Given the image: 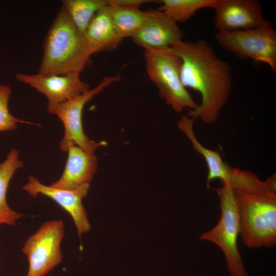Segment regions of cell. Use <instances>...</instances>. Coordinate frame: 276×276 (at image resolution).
Instances as JSON below:
<instances>
[{
    "label": "cell",
    "instance_id": "6da1fadb",
    "mask_svg": "<svg viewBox=\"0 0 276 276\" xmlns=\"http://www.w3.org/2000/svg\"><path fill=\"white\" fill-rule=\"evenodd\" d=\"M180 57V77L185 88L198 92L200 104L188 116L211 124L217 121L228 100L232 84L228 63L220 58L204 39L181 40L171 47Z\"/></svg>",
    "mask_w": 276,
    "mask_h": 276
},
{
    "label": "cell",
    "instance_id": "7a4b0ae2",
    "mask_svg": "<svg viewBox=\"0 0 276 276\" xmlns=\"http://www.w3.org/2000/svg\"><path fill=\"white\" fill-rule=\"evenodd\" d=\"M91 56L83 34L61 7L45 36L38 73L80 74L90 64Z\"/></svg>",
    "mask_w": 276,
    "mask_h": 276
},
{
    "label": "cell",
    "instance_id": "3957f363",
    "mask_svg": "<svg viewBox=\"0 0 276 276\" xmlns=\"http://www.w3.org/2000/svg\"><path fill=\"white\" fill-rule=\"evenodd\" d=\"M234 190L239 218V235L249 248L276 244V193Z\"/></svg>",
    "mask_w": 276,
    "mask_h": 276
},
{
    "label": "cell",
    "instance_id": "277c9868",
    "mask_svg": "<svg viewBox=\"0 0 276 276\" xmlns=\"http://www.w3.org/2000/svg\"><path fill=\"white\" fill-rule=\"evenodd\" d=\"M144 58L147 74L168 105L176 112L197 108L198 104L181 83V61L171 47L144 49Z\"/></svg>",
    "mask_w": 276,
    "mask_h": 276
},
{
    "label": "cell",
    "instance_id": "5b68a950",
    "mask_svg": "<svg viewBox=\"0 0 276 276\" xmlns=\"http://www.w3.org/2000/svg\"><path fill=\"white\" fill-rule=\"evenodd\" d=\"M217 189L219 198L221 216L217 224L201 234V240L212 242L222 251L231 276H248L239 251V218L234 190L226 182Z\"/></svg>",
    "mask_w": 276,
    "mask_h": 276
},
{
    "label": "cell",
    "instance_id": "8992f818",
    "mask_svg": "<svg viewBox=\"0 0 276 276\" xmlns=\"http://www.w3.org/2000/svg\"><path fill=\"white\" fill-rule=\"evenodd\" d=\"M215 37L228 52L240 58L265 63L276 72V32L269 21L253 29L217 32Z\"/></svg>",
    "mask_w": 276,
    "mask_h": 276
},
{
    "label": "cell",
    "instance_id": "52a82bcc",
    "mask_svg": "<svg viewBox=\"0 0 276 276\" xmlns=\"http://www.w3.org/2000/svg\"><path fill=\"white\" fill-rule=\"evenodd\" d=\"M64 234L63 221L53 220L43 223L27 239L22 249L29 262L26 276H44L61 262Z\"/></svg>",
    "mask_w": 276,
    "mask_h": 276
},
{
    "label": "cell",
    "instance_id": "ba28073f",
    "mask_svg": "<svg viewBox=\"0 0 276 276\" xmlns=\"http://www.w3.org/2000/svg\"><path fill=\"white\" fill-rule=\"evenodd\" d=\"M121 78L118 75L106 76L94 88L57 105L50 112L57 116L64 125V133L59 144L62 151H67L69 147L76 145L85 150L94 152L102 145V143L90 140L85 134L82 123L83 109L85 105L95 96L112 83L119 81Z\"/></svg>",
    "mask_w": 276,
    "mask_h": 276
},
{
    "label": "cell",
    "instance_id": "9c48e42d",
    "mask_svg": "<svg viewBox=\"0 0 276 276\" xmlns=\"http://www.w3.org/2000/svg\"><path fill=\"white\" fill-rule=\"evenodd\" d=\"M80 73L65 75H29L17 73L16 79L35 88L48 99L49 113L57 105L81 95L90 88L81 80Z\"/></svg>",
    "mask_w": 276,
    "mask_h": 276
},
{
    "label": "cell",
    "instance_id": "30bf717a",
    "mask_svg": "<svg viewBox=\"0 0 276 276\" xmlns=\"http://www.w3.org/2000/svg\"><path fill=\"white\" fill-rule=\"evenodd\" d=\"M213 9L214 26L219 32L253 29L268 21L257 0H216Z\"/></svg>",
    "mask_w": 276,
    "mask_h": 276
},
{
    "label": "cell",
    "instance_id": "8fae6325",
    "mask_svg": "<svg viewBox=\"0 0 276 276\" xmlns=\"http://www.w3.org/2000/svg\"><path fill=\"white\" fill-rule=\"evenodd\" d=\"M89 188L90 184H87L74 191L58 189L45 186L36 177L30 175L28 177V182L22 187V189L33 197L36 198L38 194H41L54 200L70 214L79 237L81 238L83 234L88 233L90 229L87 214L82 202Z\"/></svg>",
    "mask_w": 276,
    "mask_h": 276
},
{
    "label": "cell",
    "instance_id": "7c38bea8",
    "mask_svg": "<svg viewBox=\"0 0 276 276\" xmlns=\"http://www.w3.org/2000/svg\"><path fill=\"white\" fill-rule=\"evenodd\" d=\"M182 36L176 22L162 11L149 9L143 24L131 38L144 49H160L173 46L182 40Z\"/></svg>",
    "mask_w": 276,
    "mask_h": 276
},
{
    "label": "cell",
    "instance_id": "4fadbf2b",
    "mask_svg": "<svg viewBox=\"0 0 276 276\" xmlns=\"http://www.w3.org/2000/svg\"><path fill=\"white\" fill-rule=\"evenodd\" d=\"M68 156L60 178L50 186L74 191L89 184L97 171L98 159L94 152L73 145L67 149Z\"/></svg>",
    "mask_w": 276,
    "mask_h": 276
},
{
    "label": "cell",
    "instance_id": "5bb4252c",
    "mask_svg": "<svg viewBox=\"0 0 276 276\" xmlns=\"http://www.w3.org/2000/svg\"><path fill=\"white\" fill-rule=\"evenodd\" d=\"M83 35L91 55L101 52L112 51L118 47L123 39L114 29L108 4L95 14Z\"/></svg>",
    "mask_w": 276,
    "mask_h": 276
},
{
    "label": "cell",
    "instance_id": "9a60e30c",
    "mask_svg": "<svg viewBox=\"0 0 276 276\" xmlns=\"http://www.w3.org/2000/svg\"><path fill=\"white\" fill-rule=\"evenodd\" d=\"M194 118L183 115L178 122V127L189 140L194 150L200 154L206 162L208 187L212 180L216 179H220L221 182L226 181L231 168L223 161L218 150H213L204 147L198 140L194 131Z\"/></svg>",
    "mask_w": 276,
    "mask_h": 276
},
{
    "label": "cell",
    "instance_id": "2e32d148",
    "mask_svg": "<svg viewBox=\"0 0 276 276\" xmlns=\"http://www.w3.org/2000/svg\"><path fill=\"white\" fill-rule=\"evenodd\" d=\"M19 159V152L12 149L6 159L0 163V224L14 225L15 222L23 217L22 214L11 209L7 202L6 195L9 183L15 172L24 167Z\"/></svg>",
    "mask_w": 276,
    "mask_h": 276
},
{
    "label": "cell",
    "instance_id": "e0dca14e",
    "mask_svg": "<svg viewBox=\"0 0 276 276\" xmlns=\"http://www.w3.org/2000/svg\"><path fill=\"white\" fill-rule=\"evenodd\" d=\"M109 6L112 24L119 36L122 39L132 37L144 21L146 11L140 8Z\"/></svg>",
    "mask_w": 276,
    "mask_h": 276
},
{
    "label": "cell",
    "instance_id": "ac0fdd59",
    "mask_svg": "<svg viewBox=\"0 0 276 276\" xmlns=\"http://www.w3.org/2000/svg\"><path fill=\"white\" fill-rule=\"evenodd\" d=\"M108 4V0H63L62 7L83 34L95 14Z\"/></svg>",
    "mask_w": 276,
    "mask_h": 276
},
{
    "label": "cell",
    "instance_id": "d6986e66",
    "mask_svg": "<svg viewBox=\"0 0 276 276\" xmlns=\"http://www.w3.org/2000/svg\"><path fill=\"white\" fill-rule=\"evenodd\" d=\"M158 10L175 22H183L190 19L198 10L213 8L216 0H162Z\"/></svg>",
    "mask_w": 276,
    "mask_h": 276
},
{
    "label": "cell",
    "instance_id": "ffe728a7",
    "mask_svg": "<svg viewBox=\"0 0 276 276\" xmlns=\"http://www.w3.org/2000/svg\"><path fill=\"white\" fill-rule=\"evenodd\" d=\"M11 94V89L8 85L0 84V131L14 130L19 123L31 124L11 114L8 108Z\"/></svg>",
    "mask_w": 276,
    "mask_h": 276
},
{
    "label": "cell",
    "instance_id": "44dd1931",
    "mask_svg": "<svg viewBox=\"0 0 276 276\" xmlns=\"http://www.w3.org/2000/svg\"><path fill=\"white\" fill-rule=\"evenodd\" d=\"M154 2L149 0H108V4L127 8H140L142 5Z\"/></svg>",
    "mask_w": 276,
    "mask_h": 276
}]
</instances>
